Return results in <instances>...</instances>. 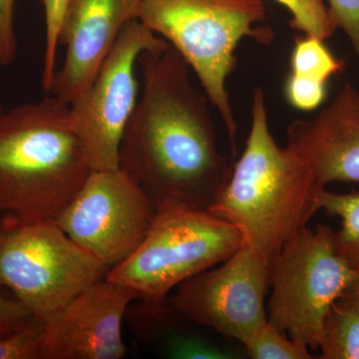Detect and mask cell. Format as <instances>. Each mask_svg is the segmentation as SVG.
Masks as SVG:
<instances>
[{
  "label": "cell",
  "mask_w": 359,
  "mask_h": 359,
  "mask_svg": "<svg viewBox=\"0 0 359 359\" xmlns=\"http://www.w3.org/2000/svg\"><path fill=\"white\" fill-rule=\"evenodd\" d=\"M143 92L125 129L119 169L155 205L208 210L231 167L219 149L207 95L191 81L190 66L171 44L138 59Z\"/></svg>",
  "instance_id": "obj_1"
},
{
  "label": "cell",
  "mask_w": 359,
  "mask_h": 359,
  "mask_svg": "<svg viewBox=\"0 0 359 359\" xmlns=\"http://www.w3.org/2000/svg\"><path fill=\"white\" fill-rule=\"evenodd\" d=\"M323 188L292 148L276 143L269 131L264 90L255 88L244 152L207 211L240 229L245 244L271 263L320 211Z\"/></svg>",
  "instance_id": "obj_2"
},
{
  "label": "cell",
  "mask_w": 359,
  "mask_h": 359,
  "mask_svg": "<svg viewBox=\"0 0 359 359\" xmlns=\"http://www.w3.org/2000/svg\"><path fill=\"white\" fill-rule=\"evenodd\" d=\"M92 169L55 96L0 114V217L55 221Z\"/></svg>",
  "instance_id": "obj_3"
},
{
  "label": "cell",
  "mask_w": 359,
  "mask_h": 359,
  "mask_svg": "<svg viewBox=\"0 0 359 359\" xmlns=\"http://www.w3.org/2000/svg\"><path fill=\"white\" fill-rule=\"evenodd\" d=\"M266 20L262 0H141L142 25L176 49L218 110L236 155L238 125L226 90L236 67V50L245 39L269 44L273 30L261 27Z\"/></svg>",
  "instance_id": "obj_4"
},
{
  "label": "cell",
  "mask_w": 359,
  "mask_h": 359,
  "mask_svg": "<svg viewBox=\"0 0 359 359\" xmlns=\"http://www.w3.org/2000/svg\"><path fill=\"white\" fill-rule=\"evenodd\" d=\"M245 244L242 231L207 210L162 203L140 247L106 280L161 302L179 285L228 259Z\"/></svg>",
  "instance_id": "obj_5"
},
{
  "label": "cell",
  "mask_w": 359,
  "mask_h": 359,
  "mask_svg": "<svg viewBox=\"0 0 359 359\" xmlns=\"http://www.w3.org/2000/svg\"><path fill=\"white\" fill-rule=\"evenodd\" d=\"M109 271L55 221L0 217V289L39 320L105 280Z\"/></svg>",
  "instance_id": "obj_6"
},
{
  "label": "cell",
  "mask_w": 359,
  "mask_h": 359,
  "mask_svg": "<svg viewBox=\"0 0 359 359\" xmlns=\"http://www.w3.org/2000/svg\"><path fill=\"white\" fill-rule=\"evenodd\" d=\"M358 271L340 252L330 226H306L271 259L269 323L316 351L330 306Z\"/></svg>",
  "instance_id": "obj_7"
},
{
  "label": "cell",
  "mask_w": 359,
  "mask_h": 359,
  "mask_svg": "<svg viewBox=\"0 0 359 359\" xmlns=\"http://www.w3.org/2000/svg\"><path fill=\"white\" fill-rule=\"evenodd\" d=\"M168 45L140 21H130L89 88L70 104L73 127L92 171L119 169L123 135L138 102V59L144 52L164 50Z\"/></svg>",
  "instance_id": "obj_8"
},
{
  "label": "cell",
  "mask_w": 359,
  "mask_h": 359,
  "mask_svg": "<svg viewBox=\"0 0 359 359\" xmlns=\"http://www.w3.org/2000/svg\"><path fill=\"white\" fill-rule=\"evenodd\" d=\"M155 212V203L121 170L92 171L55 222L111 269L140 247Z\"/></svg>",
  "instance_id": "obj_9"
},
{
  "label": "cell",
  "mask_w": 359,
  "mask_h": 359,
  "mask_svg": "<svg viewBox=\"0 0 359 359\" xmlns=\"http://www.w3.org/2000/svg\"><path fill=\"white\" fill-rule=\"evenodd\" d=\"M269 280V259L245 243L218 268L182 283L167 301L188 320L244 347L268 321Z\"/></svg>",
  "instance_id": "obj_10"
},
{
  "label": "cell",
  "mask_w": 359,
  "mask_h": 359,
  "mask_svg": "<svg viewBox=\"0 0 359 359\" xmlns=\"http://www.w3.org/2000/svg\"><path fill=\"white\" fill-rule=\"evenodd\" d=\"M136 292L102 280L93 283L42 320L39 359H121L127 309Z\"/></svg>",
  "instance_id": "obj_11"
},
{
  "label": "cell",
  "mask_w": 359,
  "mask_h": 359,
  "mask_svg": "<svg viewBox=\"0 0 359 359\" xmlns=\"http://www.w3.org/2000/svg\"><path fill=\"white\" fill-rule=\"evenodd\" d=\"M141 0H69L59 44L65 62L56 71L50 93L70 104L89 88L123 28L138 18Z\"/></svg>",
  "instance_id": "obj_12"
},
{
  "label": "cell",
  "mask_w": 359,
  "mask_h": 359,
  "mask_svg": "<svg viewBox=\"0 0 359 359\" xmlns=\"http://www.w3.org/2000/svg\"><path fill=\"white\" fill-rule=\"evenodd\" d=\"M287 136L321 186L359 183V91L353 84H344L311 119L290 122Z\"/></svg>",
  "instance_id": "obj_13"
},
{
  "label": "cell",
  "mask_w": 359,
  "mask_h": 359,
  "mask_svg": "<svg viewBox=\"0 0 359 359\" xmlns=\"http://www.w3.org/2000/svg\"><path fill=\"white\" fill-rule=\"evenodd\" d=\"M125 323L138 346L167 358H224L219 347L195 332L197 323L175 311L167 299L161 302L135 299L127 309Z\"/></svg>",
  "instance_id": "obj_14"
},
{
  "label": "cell",
  "mask_w": 359,
  "mask_h": 359,
  "mask_svg": "<svg viewBox=\"0 0 359 359\" xmlns=\"http://www.w3.org/2000/svg\"><path fill=\"white\" fill-rule=\"evenodd\" d=\"M320 348V358L359 359V309L342 297L325 316Z\"/></svg>",
  "instance_id": "obj_15"
},
{
  "label": "cell",
  "mask_w": 359,
  "mask_h": 359,
  "mask_svg": "<svg viewBox=\"0 0 359 359\" xmlns=\"http://www.w3.org/2000/svg\"><path fill=\"white\" fill-rule=\"evenodd\" d=\"M318 207L328 216L341 219V230L335 233L339 250L347 261L359 271V192L332 193L321 189Z\"/></svg>",
  "instance_id": "obj_16"
},
{
  "label": "cell",
  "mask_w": 359,
  "mask_h": 359,
  "mask_svg": "<svg viewBox=\"0 0 359 359\" xmlns=\"http://www.w3.org/2000/svg\"><path fill=\"white\" fill-rule=\"evenodd\" d=\"M344 67V61L335 57L323 40L304 35L295 41L290 74L309 81L327 83L328 79Z\"/></svg>",
  "instance_id": "obj_17"
},
{
  "label": "cell",
  "mask_w": 359,
  "mask_h": 359,
  "mask_svg": "<svg viewBox=\"0 0 359 359\" xmlns=\"http://www.w3.org/2000/svg\"><path fill=\"white\" fill-rule=\"evenodd\" d=\"M245 353L252 359H311L316 358L309 348L290 339L269 321L257 330L244 346Z\"/></svg>",
  "instance_id": "obj_18"
},
{
  "label": "cell",
  "mask_w": 359,
  "mask_h": 359,
  "mask_svg": "<svg viewBox=\"0 0 359 359\" xmlns=\"http://www.w3.org/2000/svg\"><path fill=\"white\" fill-rule=\"evenodd\" d=\"M292 15L290 26L306 36L325 40L337 29L323 0H276Z\"/></svg>",
  "instance_id": "obj_19"
},
{
  "label": "cell",
  "mask_w": 359,
  "mask_h": 359,
  "mask_svg": "<svg viewBox=\"0 0 359 359\" xmlns=\"http://www.w3.org/2000/svg\"><path fill=\"white\" fill-rule=\"evenodd\" d=\"M69 0H42L45 15V50L42 68V88L50 93L56 74V57L59 45V32Z\"/></svg>",
  "instance_id": "obj_20"
},
{
  "label": "cell",
  "mask_w": 359,
  "mask_h": 359,
  "mask_svg": "<svg viewBox=\"0 0 359 359\" xmlns=\"http://www.w3.org/2000/svg\"><path fill=\"white\" fill-rule=\"evenodd\" d=\"M42 320L0 334V359H39Z\"/></svg>",
  "instance_id": "obj_21"
},
{
  "label": "cell",
  "mask_w": 359,
  "mask_h": 359,
  "mask_svg": "<svg viewBox=\"0 0 359 359\" xmlns=\"http://www.w3.org/2000/svg\"><path fill=\"white\" fill-rule=\"evenodd\" d=\"M287 102L301 111H313L327 98V83L309 81L290 74L285 84Z\"/></svg>",
  "instance_id": "obj_22"
},
{
  "label": "cell",
  "mask_w": 359,
  "mask_h": 359,
  "mask_svg": "<svg viewBox=\"0 0 359 359\" xmlns=\"http://www.w3.org/2000/svg\"><path fill=\"white\" fill-rule=\"evenodd\" d=\"M328 4L332 20L348 37L359 61V0H328Z\"/></svg>",
  "instance_id": "obj_23"
},
{
  "label": "cell",
  "mask_w": 359,
  "mask_h": 359,
  "mask_svg": "<svg viewBox=\"0 0 359 359\" xmlns=\"http://www.w3.org/2000/svg\"><path fill=\"white\" fill-rule=\"evenodd\" d=\"M14 11L15 0H0V66L11 65L18 55Z\"/></svg>",
  "instance_id": "obj_24"
},
{
  "label": "cell",
  "mask_w": 359,
  "mask_h": 359,
  "mask_svg": "<svg viewBox=\"0 0 359 359\" xmlns=\"http://www.w3.org/2000/svg\"><path fill=\"white\" fill-rule=\"evenodd\" d=\"M35 318L13 294L0 289V334L25 327Z\"/></svg>",
  "instance_id": "obj_25"
},
{
  "label": "cell",
  "mask_w": 359,
  "mask_h": 359,
  "mask_svg": "<svg viewBox=\"0 0 359 359\" xmlns=\"http://www.w3.org/2000/svg\"><path fill=\"white\" fill-rule=\"evenodd\" d=\"M342 299H346L347 302H351L356 309H359V271L353 283L347 287Z\"/></svg>",
  "instance_id": "obj_26"
},
{
  "label": "cell",
  "mask_w": 359,
  "mask_h": 359,
  "mask_svg": "<svg viewBox=\"0 0 359 359\" xmlns=\"http://www.w3.org/2000/svg\"><path fill=\"white\" fill-rule=\"evenodd\" d=\"M2 111H4V110H2L1 106H0V114H1Z\"/></svg>",
  "instance_id": "obj_27"
}]
</instances>
